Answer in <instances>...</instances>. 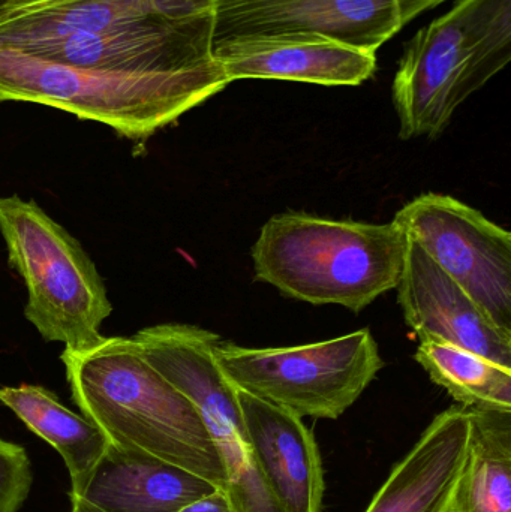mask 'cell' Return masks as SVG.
Returning a JSON list of instances; mask_svg holds the SVG:
<instances>
[{
    "label": "cell",
    "instance_id": "cell-1",
    "mask_svg": "<svg viewBox=\"0 0 511 512\" xmlns=\"http://www.w3.org/2000/svg\"><path fill=\"white\" fill-rule=\"evenodd\" d=\"M66 381L81 415L110 444L143 451L225 487V471L194 403L144 357L134 337L63 349Z\"/></svg>",
    "mask_w": 511,
    "mask_h": 512
},
{
    "label": "cell",
    "instance_id": "cell-2",
    "mask_svg": "<svg viewBox=\"0 0 511 512\" xmlns=\"http://www.w3.org/2000/svg\"><path fill=\"white\" fill-rule=\"evenodd\" d=\"M408 237L387 224L332 221L305 213L273 216L252 248L255 276L285 297L362 312L398 288Z\"/></svg>",
    "mask_w": 511,
    "mask_h": 512
},
{
    "label": "cell",
    "instance_id": "cell-3",
    "mask_svg": "<svg viewBox=\"0 0 511 512\" xmlns=\"http://www.w3.org/2000/svg\"><path fill=\"white\" fill-rule=\"evenodd\" d=\"M230 84L222 66L119 72L75 68L0 47V104L30 102L146 141Z\"/></svg>",
    "mask_w": 511,
    "mask_h": 512
},
{
    "label": "cell",
    "instance_id": "cell-4",
    "mask_svg": "<svg viewBox=\"0 0 511 512\" xmlns=\"http://www.w3.org/2000/svg\"><path fill=\"white\" fill-rule=\"evenodd\" d=\"M511 59V0H455L405 45L392 83L399 137L437 138Z\"/></svg>",
    "mask_w": 511,
    "mask_h": 512
},
{
    "label": "cell",
    "instance_id": "cell-5",
    "mask_svg": "<svg viewBox=\"0 0 511 512\" xmlns=\"http://www.w3.org/2000/svg\"><path fill=\"white\" fill-rule=\"evenodd\" d=\"M9 265L27 289L24 316L47 342L87 351L104 340L113 313L104 280L83 246L35 201L0 197Z\"/></svg>",
    "mask_w": 511,
    "mask_h": 512
},
{
    "label": "cell",
    "instance_id": "cell-6",
    "mask_svg": "<svg viewBox=\"0 0 511 512\" xmlns=\"http://www.w3.org/2000/svg\"><path fill=\"white\" fill-rule=\"evenodd\" d=\"M215 352L239 390L300 418L341 417L384 366L368 328L290 348H242L221 339Z\"/></svg>",
    "mask_w": 511,
    "mask_h": 512
},
{
    "label": "cell",
    "instance_id": "cell-7",
    "mask_svg": "<svg viewBox=\"0 0 511 512\" xmlns=\"http://www.w3.org/2000/svg\"><path fill=\"white\" fill-rule=\"evenodd\" d=\"M393 221L511 334V234L449 195L425 194Z\"/></svg>",
    "mask_w": 511,
    "mask_h": 512
},
{
    "label": "cell",
    "instance_id": "cell-8",
    "mask_svg": "<svg viewBox=\"0 0 511 512\" xmlns=\"http://www.w3.org/2000/svg\"><path fill=\"white\" fill-rule=\"evenodd\" d=\"M450 0H215V42L309 32L378 53L425 12Z\"/></svg>",
    "mask_w": 511,
    "mask_h": 512
},
{
    "label": "cell",
    "instance_id": "cell-9",
    "mask_svg": "<svg viewBox=\"0 0 511 512\" xmlns=\"http://www.w3.org/2000/svg\"><path fill=\"white\" fill-rule=\"evenodd\" d=\"M228 81L282 80L360 86L374 77L377 53L309 32L261 33L215 42Z\"/></svg>",
    "mask_w": 511,
    "mask_h": 512
},
{
    "label": "cell",
    "instance_id": "cell-10",
    "mask_svg": "<svg viewBox=\"0 0 511 512\" xmlns=\"http://www.w3.org/2000/svg\"><path fill=\"white\" fill-rule=\"evenodd\" d=\"M396 289L405 322L420 342L458 346L511 369V334L410 239Z\"/></svg>",
    "mask_w": 511,
    "mask_h": 512
},
{
    "label": "cell",
    "instance_id": "cell-11",
    "mask_svg": "<svg viewBox=\"0 0 511 512\" xmlns=\"http://www.w3.org/2000/svg\"><path fill=\"white\" fill-rule=\"evenodd\" d=\"M237 396L258 468L281 511L321 512L323 465L311 430L287 409L246 391Z\"/></svg>",
    "mask_w": 511,
    "mask_h": 512
},
{
    "label": "cell",
    "instance_id": "cell-12",
    "mask_svg": "<svg viewBox=\"0 0 511 512\" xmlns=\"http://www.w3.org/2000/svg\"><path fill=\"white\" fill-rule=\"evenodd\" d=\"M219 487L143 451L108 445L71 512H176Z\"/></svg>",
    "mask_w": 511,
    "mask_h": 512
},
{
    "label": "cell",
    "instance_id": "cell-13",
    "mask_svg": "<svg viewBox=\"0 0 511 512\" xmlns=\"http://www.w3.org/2000/svg\"><path fill=\"white\" fill-rule=\"evenodd\" d=\"M470 427V411L464 406L437 415L365 512H449Z\"/></svg>",
    "mask_w": 511,
    "mask_h": 512
},
{
    "label": "cell",
    "instance_id": "cell-14",
    "mask_svg": "<svg viewBox=\"0 0 511 512\" xmlns=\"http://www.w3.org/2000/svg\"><path fill=\"white\" fill-rule=\"evenodd\" d=\"M0 403L60 454L71 477L69 498L77 496L108 450L110 441L105 433L89 418L66 408L53 391L41 385L0 387Z\"/></svg>",
    "mask_w": 511,
    "mask_h": 512
},
{
    "label": "cell",
    "instance_id": "cell-15",
    "mask_svg": "<svg viewBox=\"0 0 511 512\" xmlns=\"http://www.w3.org/2000/svg\"><path fill=\"white\" fill-rule=\"evenodd\" d=\"M468 411L470 438L449 512H511V411Z\"/></svg>",
    "mask_w": 511,
    "mask_h": 512
},
{
    "label": "cell",
    "instance_id": "cell-16",
    "mask_svg": "<svg viewBox=\"0 0 511 512\" xmlns=\"http://www.w3.org/2000/svg\"><path fill=\"white\" fill-rule=\"evenodd\" d=\"M416 360L464 408L511 411L510 367L438 342H420Z\"/></svg>",
    "mask_w": 511,
    "mask_h": 512
},
{
    "label": "cell",
    "instance_id": "cell-17",
    "mask_svg": "<svg viewBox=\"0 0 511 512\" xmlns=\"http://www.w3.org/2000/svg\"><path fill=\"white\" fill-rule=\"evenodd\" d=\"M32 487V465L21 445L0 438V512H18Z\"/></svg>",
    "mask_w": 511,
    "mask_h": 512
},
{
    "label": "cell",
    "instance_id": "cell-18",
    "mask_svg": "<svg viewBox=\"0 0 511 512\" xmlns=\"http://www.w3.org/2000/svg\"><path fill=\"white\" fill-rule=\"evenodd\" d=\"M176 512H234L231 507L230 499L224 489L215 490L210 495L191 502L186 507L180 508Z\"/></svg>",
    "mask_w": 511,
    "mask_h": 512
}]
</instances>
